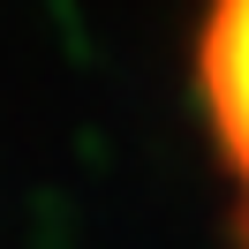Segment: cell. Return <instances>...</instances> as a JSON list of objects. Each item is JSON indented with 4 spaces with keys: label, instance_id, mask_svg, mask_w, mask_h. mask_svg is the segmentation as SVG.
<instances>
[{
    "label": "cell",
    "instance_id": "obj_1",
    "mask_svg": "<svg viewBox=\"0 0 249 249\" xmlns=\"http://www.w3.org/2000/svg\"><path fill=\"white\" fill-rule=\"evenodd\" d=\"M196 106L212 136V166L227 181V212L249 249V0L196 8Z\"/></svg>",
    "mask_w": 249,
    "mask_h": 249
}]
</instances>
